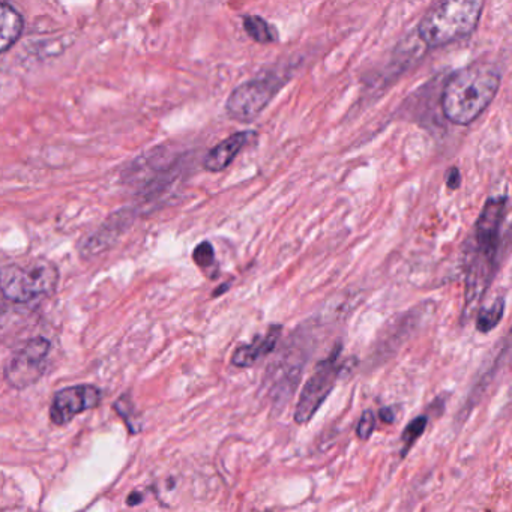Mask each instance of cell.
<instances>
[{"label":"cell","mask_w":512,"mask_h":512,"mask_svg":"<svg viewBox=\"0 0 512 512\" xmlns=\"http://www.w3.org/2000/svg\"><path fill=\"white\" fill-rule=\"evenodd\" d=\"M500 86V73L488 62H475L455 73L445 85L442 110L455 125H469L487 109Z\"/></svg>","instance_id":"obj_2"},{"label":"cell","mask_w":512,"mask_h":512,"mask_svg":"<svg viewBox=\"0 0 512 512\" xmlns=\"http://www.w3.org/2000/svg\"><path fill=\"white\" fill-rule=\"evenodd\" d=\"M58 283V268L46 260H35L28 266L11 263L0 269V290L14 304H31L50 298Z\"/></svg>","instance_id":"obj_4"},{"label":"cell","mask_w":512,"mask_h":512,"mask_svg":"<svg viewBox=\"0 0 512 512\" xmlns=\"http://www.w3.org/2000/svg\"><path fill=\"white\" fill-rule=\"evenodd\" d=\"M136 220L133 209H121L110 215L100 229L95 230L80 248L82 259L91 260L112 248Z\"/></svg>","instance_id":"obj_9"},{"label":"cell","mask_w":512,"mask_h":512,"mask_svg":"<svg viewBox=\"0 0 512 512\" xmlns=\"http://www.w3.org/2000/svg\"><path fill=\"white\" fill-rule=\"evenodd\" d=\"M283 85V80L278 77L266 76L238 86L227 100V115L242 124L253 122L274 100Z\"/></svg>","instance_id":"obj_6"},{"label":"cell","mask_w":512,"mask_h":512,"mask_svg":"<svg viewBox=\"0 0 512 512\" xmlns=\"http://www.w3.org/2000/svg\"><path fill=\"white\" fill-rule=\"evenodd\" d=\"M506 206L508 197H490L467 239L464 248L467 304L479 301L496 277L502 253Z\"/></svg>","instance_id":"obj_1"},{"label":"cell","mask_w":512,"mask_h":512,"mask_svg":"<svg viewBox=\"0 0 512 512\" xmlns=\"http://www.w3.org/2000/svg\"><path fill=\"white\" fill-rule=\"evenodd\" d=\"M227 290H229V284H226V286H221L220 289L215 290V292L212 293V296L217 298V296H220L221 293L227 292Z\"/></svg>","instance_id":"obj_22"},{"label":"cell","mask_w":512,"mask_h":512,"mask_svg":"<svg viewBox=\"0 0 512 512\" xmlns=\"http://www.w3.org/2000/svg\"><path fill=\"white\" fill-rule=\"evenodd\" d=\"M374 430H376V415L373 410H365L356 427V436L361 440H368L373 436Z\"/></svg>","instance_id":"obj_18"},{"label":"cell","mask_w":512,"mask_h":512,"mask_svg":"<svg viewBox=\"0 0 512 512\" xmlns=\"http://www.w3.org/2000/svg\"><path fill=\"white\" fill-rule=\"evenodd\" d=\"M50 347L52 344L44 337L26 341L7 362L4 376L8 385L19 391L35 385L46 373Z\"/></svg>","instance_id":"obj_7"},{"label":"cell","mask_w":512,"mask_h":512,"mask_svg":"<svg viewBox=\"0 0 512 512\" xmlns=\"http://www.w3.org/2000/svg\"><path fill=\"white\" fill-rule=\"evenodd\" d=\"M247 140L248 133L233 134L229 139L218 143L212 151H209V154L206 155L203 166H205V169L208 170V172H223V170H226L227 167L233 163L236 155H238L239 152H241V149L244 148Z\"/></svg>","instance_id":"obj_11"},{"label":"cell","mask_w":512,"mask_h":512,"mask_svg":"<svg viewBox=\"0 0 512 512\" xmlns=\"http://www.w3.org/2000/svg\"><path fill=\"white\" fill-rule=\"evenodd\" d=\"M283 326L271 325L263 337H257L251 344L239 346L232 356V365L238 368H250L256 365L260 359L272 353L280 340Z\"/></svg>","instance_id":"obj_10"},{"label":"cell","mask_w":512,"mask_h":512,"mask_svg":"<svg viewBox=\"0 0 512 512\" xmlns=\"http://www.w3.org/2000/svg\"><path fill=\"white\" fill-rule=\"evenodd\" d=\"M484 2L440 0L419 23V37L431 49L469 37L478 26Z\"/></svg>","instance_id":"obj_3"},{"label":"cell","mask_w":512,"mask_h":512,"mask_svg":"<svg viewBox=\"0 0 512 512\" xmlns=\"http://www.w3.org/2000/svg\"><path fill=\"white\" fill-rule=\"evenodd\" d=\"M194 263L203 271H209L215 265V250L211 242L203 241L194 248Z\"/></svg>","instance_id":"obj_17"},{"label":"cell","mask_w":512,"mask_h":512,"mask_svg":"<svg viewBox=\"0 0 512 512\" xmlns=\"http://www.w3.org/2000/svg\"><path fill=\"white\" fill-rule=\"evenodd\" d=\"M341 353V344L335 347L334 352L317 364L316 370L302 388L295 409V422L299 425L307 424L316 415L317 410L325 403L335 388L338 377L343 371V365L338 364Z\"/></svg>","instance_id":"obj_5"},{"label":"cell","mask_w":512,"mask_h":512,"mask_svg":"<svg viewBox=\"0 0 512 512\" xmlns=\"http://www.w3.org/2000/svg\"><path fill=\"white\" fill-rule=\"evenodd\" d=\"M428 425V418L425 415L418 416L409 422L406 430L401 434V442H403V449H401V457H406L407 452L410 451L413 445L418 442L419 437L425 433V428Z\"/></svg>","instance_id":"obj_15"},{"label":"cell","mask_w":512,"mask_h":512,"mask_svg":"<svg viewBox=\"0 0 512 512\" xmlns=\"http://www.w3.org/2000/svg\"><path fill=\"white\" fill-rule=\"evenodd\" d=\"M23 19L11 5L0 2V55L10 50L23 32Z\"/></svg>","instance_id":"obj_12"},{"label":"cell","mask_w":512,"mask_h":512,"mask_svg":"<svg viewBox=\"0 0 512 512\" xmlns=\"http://www.w3.org/2000/svg\"><path fill=\"white\" fill-rule=\"evenodd\" d=\"M103 392L94 385H74L61 389L53 397L50 406V421L56 427L67 425L80 413L100 406Z\"/></svg>","instance_id":"obj_8"},{"label":"cell","mask_w":512,"mask_h":512,"mask_svg":"<svg viewBox=\"0 0 512 512\" xmlns=\"http://www.w3.org/2000/svg\"><path fill=\"white\" fill-rule=\"evenodd\" d=\"M115 409L121 415V418L124 419L131 433H139L142 424H140V416L136 413L133 401H130V395H124V397L119 398L116 401Z\"/></svg>","instance_id":"obj_16"},{"label":"cell","mask_w":512,"mask_h":512,"mask_svg":"<svg viewBox=\"0 0 512 512\" xmlns=\"http://www.w3.org/2000/svg\"><path fill=\"white\" fill-rule=\"evenodd\" d=\"M379 416L385 424H392L394 422V412H392L391 407H382Z\"/></svg>","instance_id":"obj_20"},{"label":"cell","mask_w":512,"mask_h":512,"mask_svg":"<svg viewBox=\"0 0 512 512\" xmlns=\"http://www.w3.org/2000/svg\"><path fill=\"white\" fill-rule=\"evenodd\" d=\"M245 31L257 43L268 44L277 40V32L265 20L257 16H248L244 19Z\"/></svg>","instance_id":"obj_14"},{"label":"cell","mask_w":512,"mask_h":512,"mask_svg":"<svg viewBox=\"0 0 512 512\" xmlns=\"http://www.w3.org/2000/svg\"><path fill=\"white\" fill-rule=\"evenodd\" d=\"M143 496L140 493H131L130 497H128V505H139L142 502Z\"/></svg>","instance_id":"obj_21"},{"label":"cell","mask_w":512,"mask_h":512,"mask_svg":"<svg viewBox=\"0 0 512 512\" xmlns=\"http://www.w3.org/2000/svg\"><path fill=\"white\" fill-rule=\"evenodd\" d=\"M446 185H448V188H451V190H457V188L460 187L461 175L455 167L449 170L448 176H446Z\"/></svg>","instance_id":"obj_19"},{"label":"cell","mask_w":512,"mask_h":512,"mask_svg":"<svg viewBox=\"0 0 512 512\" xmlns=\"http://www.w3.org/2000/svg\"><path fill=\"white\" fill-rule=\"evenodd\" d=\"M505 313V298L497 296L496 301L490 307L482 308L479 311L478 319H476V329L482 334L493 331L503 319Z\"/></svg>","instance_id":"obj_13"}]
</instances>
